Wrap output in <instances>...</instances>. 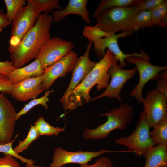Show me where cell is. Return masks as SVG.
Returning <instances> with one entry per match:
<instances>
[{"instance_id": "cell-18", "label": "cell", "mask_w": 167, "mask_h": 167, "mask_svg": "<svg viewBox=\"0 0 167 167\" xmlns=\"http://www.w3.org/2000/svg\"><path fill=\"white\" fill-rule=\"evenodd\" d=\"M44 72L39 60L36 59L25 66L15 68L10 73L8 77L13 84L31 77L41 76Z\"/></svg>"}, {"instance_id": "cell-14", "label": "cell", "mask_w": 167, "mask_h": 167, "mask_svg": "<svg viewBox=\"0 0 167 167\" xmlns=\"http://www.w3.org/2000/svg\"><path fill=\"white\" fill-rule=\"evenodd\" d=\"M15 109L10 101L0 93V144L12 140L16 121Z\"/></svg>"}, {"instance_id": "cell-31", "label": "cell", "mask_w": 167, "mask_h": 167, "mask_svg": "<svg viewBox=\"0 0 167 167\" xmlns=\"http://www.w3.org/2000/svg\"><path fill=\"white\" fill-rule=\"evenodd\" d=\"M13 84L8 76L0 74V92L4 94L10 95Z\"/></svg>"}, {"instance_id": "cell-27", "label": "cell", "mask_w": 167, "mask_h": 167, "mask_svg": "<svg viewBox=\"0 0 167 167\" xmlns=\"http://www.w3.org/2000/svg\"><path fill=\"white\" fill-rule=\"evenodd\" d=\"M40 136L35 126L31 125L26 137L23 140L19 141L18 144L14 148V151L18 154L26 150L32 143L36 140Z\"/></svg>"}, {"instance_id": "cell-5", "label": "cell", "mask_w": 167, "mask_h": 167, "mask_svg": "<svg viewBox=\"0 0 167 167\" xmlns=\"http://www.w3.org/2000/svg\"><path fill=\"white\" fill-rule=\"evenodd\" d=\"M150 128L146 121L145 112L143 110L140 113L139 120L133 132L129 136L122 137L114 141L118 145L126 147L129 151L140 157L148 149L156 145L150 136Z\"/></svg>"}, {"instance_id": "cell-8", "label": "cell", "mask_w": 167, "mask_h": 167, "mask_svg": "<svg viewBox=\"0 0 167 167\" xmlns=\"http://www.w3.org/2000/svg\"><path fill=\"white\" fill-rule=\"evenodd\" d=\"M125 61L135 65L139 74L138 82L131 91L130 95L134 97L138 103H142L144 99L142 91L145 84L150 80L159 79L160 73L167 70V66H156L148 60L137 57H128Z\"/></svg>"}, {"instance_id": "cell-33", "label": "cell", "mask_w": 167, "mask_h": 167, "mask_svg": "<svg viewBox=\"0 0 167 167\" xmlns=\"http://www.w3.org/2000/svg\"><path fill=\"white\" fill-rule=\"evenodd\" d=\"M0 167H21L19 163L10 155L0 158Z\"/></svg>"}, {"instance_id": "cell-16", "label": "cell", "mask_w": 167, "mask_h": 167, "mask_svg": "<svg viewBox=\"0 0 167 167\" xmlns=\"http://www.w3.org/2000/svg\"><path fill=\"white\" fill-rule=\"evenodd\" d=\"M43 76L31 77L13 84L11 96L18 101L25 102L36 98L44 90Z\"/></svg>"}, {"instance_id": "cell-23", "label": "cell", "mask_w": 167, "mask_h": 167, "mask_svg": "<svg viewBox=\"0 0 167 167\" xmlns=\"http://www.w3.org/2000/svg\"><path fill=\"white\" fill-rule=\"evenodd\" d=\"M40 136H47L58 135L59 133L65 131V128L54 127L47 122L42 116L40 117L34 122V125Z\"/></svg>"}, {"instance_id": "cell-28", "label": "cell", "mask_w": 167, "mask_h": 167, "mask_svg": "<svg viewBox=\"0 0 167 167\" xmlns=\"http://www.w3.org/2000/svg\"><path fill=\"white\" fill-rule=\"evenodd\" d=\"M7 9L6 16L11 23L15 18L24 7L25 0H4Z\"/></svg>"}, {"instance_id": "cell-2", "label": "cell", "mask_w": 167, "mask_h": 167, "mask_svg": "<svg viewBox=\"0 0 167 167\" xmlns=\"http://www.w3.org/2000/svg\"><path fill=\"white\" fill-rule=\"evenodd\" d=\"M118 60L108 49L105 55L96 64L82 81L72 91L69 97L67 110L73 109L81 105L83 101H91L89 93L96 85L97 90L106 88L109 84L110 76L108 70Z\"/></svg>"}, {"instance_id": "cell-15", "label": "cell", "mask_w": 167, "mask_h": 167, "mask_svg": "<svg viewBox=\"0 0 167 167\" xmlns=\"http://www.w3.org/2000/svg\"><path fill=\"white\" fill-rule=\"evenodd\" d=\"M78 58L77 54L72 51L44 70L42 81L44 90H48L57 79L71 72Z\"/></svg>"}, {"instance_id": "cell-24", "label": "cell", "mask_w": 167, "mask_h": 167, "mask_svg": "<svg viewBox=\"0 0 167 167\" xmlns=\"http://www.w3.org/2000/svg\"><path fill=\"white\" fill-rule=\"evenodd\" d=\"M152 22L154 26L167 27V1L151 10Z\"/></svg>"}, {"instance_id": "cell-36", "label": "cell", "mask_w": 167, "mask_h": 167, "mask_svg": "<svg viewBox=\"0 0 167 167\" xmlns=\"http://www.w3.org/2000/svg\"><path fill=\"white\" fill-rule=\"evenodd\" d=\"M155 89L167 97V78L160 79Z\"/></svg>"}, {"instance_id": "cell-10", "label": "cell", "mask_w": 167, "mask_h": 167, "mask_svg": "<svg viewBox=\"0 0 167 167\" xmlns=\"http://www.w3.org/2000/svg\"><path fill=\"white\" fill-rule=\"evenodd\" d=\"M92 43L89 42L84 54L78 58L71 71L72 76L68 86L60 100L65 112L67 111L69 99L72 91L84 79L97 62L89 58Z\"/></svg>"}, {"instance_id": "cell-7", "label": "cell", "mask_w": 167, "mask_h": 167, "mask_svg": "<svg viewBox=\"0 0 167 167\" xmlns=\"http://www.w3.org/2000/svg\"><path fill=\"white\" fill-rule=\"evenodd\" d=\"M24 6L12 21L8 51L12 53L27 33L34 26L40 14L30 2Z\"/></svg>"}, {"instance_id": "cell-11", "label": "cell", "mask_w": 167, "mask_h": 167, "mask_svg": "<svg viewBox=\"0 0 167 167\" xmlns=\"http://www.w3.org/2000/svg\"><path fill=\"white\" fill-rule=\"evenodd\" d=\"M123 152V151H116L102 149L96 151H82L75 152L66 151L63 148L58 147L54 151L52 162L50 167H62L66 164L76 163L81 165L87 164L92 159L100 155L108 152Z\"/></svg>"}, {"instance_id": "cell-3", "label": "cell", "mask_w": 167, "mask_h": 167, "mask_svg": "<svg viewBox=\"0 0 167 167\" xmlns=\"http://www.w3.org/2000/svg\"><path fill=\"white\" fill-rule=\"evenodd\" d=\"M134 109L127 103H122L118 108L114 107L108 113L100 114L107 117L106 122L93 129L85 128L83 133L86 139L97 140L105 138L115 130L126 129L131 123Z\"/></svg>"}, {"instance_id": "cell-4", "label": "cell", "mask_w": 167, "mask_h": 167, "mask_svg": "<svg viewBox=\"0 0 167 167\" xmlns=\"http://www.w3.org/2000/svg\"><path fill=\"white\" fill-rule=\"evenodd\" d=\"M140 11L139 5L132 7L107 9L100 12L95 18L96 22L95 25L109 33H116L121 31H135L132 21Z\"/></svg>"}, {"instance_id": "cell-6", "label": "cell", "mask_w": 167, "mask_h": 167, "mask_svg": "<svg viewBox=\"0 0 167 167\" xmlns=\"http://www.w3.org/2000/svg\"><path fill=\"white\" fill-rule=\"evenodd\" d=\"M135 31L134 30L122 31L116 34L111 33L108 36L98 39L93 43V49L98 58L101 59L105 55L106 48H108L112 53L119 62L118 66L123 69L126 66L125 59L130 57H137L149 60L150 58L144 51L140 50L139 53H134L132 54H126L120 49L118 43V39L120 38H124L131 35Z\"/></svg>"}, {"instance_id": "cell-25", "label": "cell", "mask_w": 167, "mask_h": 167, "mask_svg": "<svg viewBox=\"0 0 167 167\" xmlns=\"http://www.w3.org/2000/svg\"><path fill=\"white\" fill-rule=\"evenodd\" d=\"M54 92V90L53 89L46 90L42 97L38 98L33 99L28 103L26 104L23 108L17 113L16 120L21 116L26 114L31 109L37 105H41L44 107L45 109L47 110L49 108L48 105L47 104L49 101V96L51 93Z\"/></svg>"}, {"instance_id": "cell-37", "label": "cell", "mask_w": 167, "mask_h": 167, "mask_svg": "<svg viewBox=\"0 0 167 167\" xmlns=\"http://www.w3.org/2000/svg\"><path fill=\"white\" fill-rule=\"evenodd\" d=\"M11 23L10 22L6 14L2 10H0V32L3 29L10 25Z\"/></svg>"}, {"instance_id": "cell-34", "label": "cell", "mask_w": 167, "mask_h": 167, "mask_svg": "<svg viewBox=\"0 0 167 167\" xmlns=\"http://www.w3.org/2000/svg\"><path fill=\"white\" fill-rule=\"evenodd\" d=\"M165 0H142L139 6L141 10H151Z\"/></svg>"}, {"instance_id": "cell-32", "label": "cell", "mask_w": 167, "mask_h": 167, "mask_svg": "<svg viewBox=\"0 0 167 167\" xmlns=\"http://www.w3.org/2000/svg\"><path fill=\"white\" fill-rule=\"evenodd\" d=\"M113 164L111 159L106 156H102L97 159L96 162L92 165L87 164L81 165L79 167H112Z\"/></svg>"}, {"instance_id": "cell-20", "label": "cell", "mask_w": 167, "mask_h": 167, "mask_svg": "<svg viewBox=\"0 0 167 167\" xmlns=\"http://www.w3.org/2000/svg\"><path fill=\"white\" fill-rule=\"evenodd\" d=\"M142 0H101L92 14L95 18L100 12L105 10L118 7H130L138 6Z\"/></svg>"}, {"instance_id": "cell-9", "label": "cell", "mask_w": 167, "mask_h": 167, "mask_svg": "<svg viewBox=\"0 0 167 167\" xmlns=\"http://www.w3.org/2000/svg\"><path fill=\"white\" fill-rule=\"evenodd\" d=\"M74 47L69 41L58 37L50 38L40 48L35 59L39 60L45 70L70 54Z\"/></svg>"}, {"instance_id": "cell-38", "label": "cell", "mask_w": 167, "mask_h": 167, "mask_svg": "<svg viewBox=\"0 0 167 167\" xmlns=\"http://www.w3.org/2000/svg\"><path fill=\"white\" fill-rule=\"evenodd\" d=\"M25 167H43L38 165H35L33 164H26ZM49 167H50L49 166Z\"/></svg>"}, {"instance_id": "cell-22", "label": "cell", "mask_w": 167, "mask_h": 167, "mask_svg": "<svg viewBox=\"0 0 167 167\" xmlns=\"http://www.w3.org/2000/svg\"><path fill=\"white\" fill-rule=\"evenodd\" d=\"M132 24L135 31L153 27L151 10L140 11L133 19Z\"/></svg>"}, {"instance_id": "cell-1", "label": "cell", "mask_w": 167, "mask_h": 167, "mask_svg": "<svg viewBox=\"0 0 167 167\" xmlns=\"http://www.w3.org/2000/svg\"><path fill=\"white\" fill-rule=\"evenodd\" d=\"M52 15L40 14L34 26L23 38L11 54L10 58L15 68L23 67L35 59L41 47L50 38Z\"/></svg>"}, {"instance_id": "cell-12", "label": "cell", "mask_w": 167, "mask_h": 167, "mask_svg": "<svg viewBox=\"0 0 167 167\" xmlns=\"http://www.w3.org/2000/svg\"><path fill=\"white\" fill-rule=\"evenodd\" d=\"M167 97L155 89L148 91L143 103L146 121L150 128L167 116Z\"/></svg>"}, {"instance_id": "cell-26", "label": "cell", "mask_w": 167, "mask_h": 167, "mask_svg": "<svg viewBox=\"0 0 167 167\" xmlns=\"http://www.w3.org/2000/svg\"><path fill=\"white\" fill-rule=\"evenodd\" d=\"M36 8L40 14H47L53 10L61 11L62 8L58 0H28Z\"/></svg>"}, {"instance_id": "cell-21", "label": "cell", "mask_w": 167, "mask_h": 167, "mask_svg": "<svg viewBox=\"0 0 167 167\" xmlns=\"http://www.w3.org/2000/svg\"><path fill=\"white\" fill-rule=\"evenodd\" d=\"M150 135L156 145L167 144V116L165 117L153 127Z\"/></svg>"}, {"instance_id": "cell-39", "label": "cell", "mask_w": 167, "mask_h": 167, "mask_svg": "<svg viewBox=\"0 0 167 167\" xmlns=\"http://www.w3.org/2000/svg\"></svg>"}, {"instance_id": "cell-35", "label": "cell", "mask_w": 167, "mask_h": 167, "mask_svg": "<svg viewBox=\"0 0 167 167\" xmlns=\"http://www.w3.org/2000/svg\"><path fill=\"white\" fill-rule=\"evenodd\" d=\"M15 68L13 62L6 60L0 62V74L8 76L10 73Z\"/></svg>"}, {"instance_id": "cell-13", "label": "cell", "mask_w": 167, "mask_h": 167, "mask_svg": "<svg viewBox=\"0 0 167 167\" xmlns=\"http://www.w3.org/2000/svg\"><path fill=\"white\" fill-rule=\"evenodd\" d=\"M137 71L135 67L132 69L125 70L120 68L117 64L112 66L108 71L111 80L105 90L101 94L92 98L91 101L108 97L117 99L122 102L120 96L121 90L124 88L125 83L134 76Z\"/></svg>"}, {"instance_id": "cell-19", "label": "cell", "mask_w": 167, "mask_h": 167, "mask_svg": "<svg viewBox=\"0 0 167 167\" xmlns=\"http://www.w3.org/2000/svg\"><path fill=\"white\" fill-rule=\"evenodd\" d=\"M144 167H167V144L157 145L148 149L143 154Z\"/></svg>"}, {"instance_id": "cell-17", "label": "cell", "mask_w": 167, "mask_h": 167, "mask_svg": "<svg viewBox=\"0 0 167 167\" xmlns=\"http://www.w3.org/2000/svg\"><path fill=\"white\" fill-rule=\"evenodd\" d=\"M87 0H69L67 6L61 11L56 10L52 12L53 22L58 23L64 19L68 15L76 14L81 16L87 24L91 23L87 10Z\"/></svg>"}, {"instance_id": "cell-29", "label": "cell", "mask_w": 167, "mask_h": 167, "mask_svg": "<svg viewBox=\"0 0 167 167\" xmlns=\"http://www.w3.org/2000/svg\"><path fill=\"white\" fill-rule=\"evenodd\" d=\"M111 33L102 30L96 25H87L84 27L82 34L89 42L93 43L98 39L108 36Z\"/></svg>"}, {"instance_id": "cell-30", "label": "cell", "mask_w": 167, "mask_h": 167, "mask_svg": "<svg viewBox=\"0 0 167 167\" xmlns=\"http://www.w3.org/2000/svg\"><path fill=\"white\" fill-rule=\"evenodd\" d=\"M16 135L10 142L6 144H0V152H2L4 155H10L16 159L19 160L23 163L34 164L36 161L31 159L26 158L17 154L12 148V144L15 139L18 136Z\"/></svg>"}]
</instances>
